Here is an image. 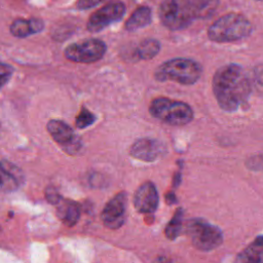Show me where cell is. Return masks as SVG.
I'll return each instance as SVG.
<instances>
[{"label": "cell", "mask_w": 263, "mask_h": 263, "mask_svg": "<svg viewBox=\"0 0 263 263\" xmlns=\"http://www.w3.org/2000/svg\"><path fill=\"white\" fill-rule=\"evenodd\" d=\"M212 89L220 109L229 113L245 107L253 91L249 74L236 63L223 65L215 72Z\"/></svg>", "instance_id": "cell-1"}, {"label": "cell", "mask_w": 263, "mask_h": 263, "mask_svg": "<svg viewBox=\"0 0 263 263\" xmlns=\"http://www.w3.org/2000/svg\"><path fill=\"white\" fill-rule=\"evenodd\" d=\"M219 0H163L158 15L171 31L188 28L193 22L210 17L218 8Z\"/></svg>", "instance_id": "cell-2"}, {"label": "cell", "mask_w": 263, "mask_h": 263, "mask_svg": "<svg viewBox=\"0 0 263 263\" xmlns=\"http://www.w3.org/2000/svg\"><path fill=\"white\" fill-rule=\"evenodd\" d=\"M251 21L238 12H228L216 20L208 29V38L215 43H231L242 40L253 33Z\"/></svg>", "instance_id": "cell-3"}, {"label": "cell", "mask_w": 263, "mask_h": 263, "mask_svg": "<svg viewBox=\"0 0 263 263\" xmlns=\"http://www.w3.org/2000/svg\"><path fill=\"white\" fill-rule=\"evenodd\" d=\"M202 75V66L199 62L189 58H174L163 62L154 72L157 81H174L182 85L195 84Z\"/></svg>", "instance_id": "cell-4"}, {"label": "cell", "mask_w": 263, "mask_h": 263, "mask_svg": "<svg viewBox=\"0 0 263 263\" xmlns=\"http://www.w3.org/2000/svg\"><path fill=\"white\" fill-rule=\"evenodd\" d=\"M149 113L152 117L172 126L186 125L194 118V111L189 104L165 97L153 99L149 105Z\"/></svg>", "instance_id": "cell-5"}, {"label": "cell", "mask_w": 263, "mask_h": 263, "mask_svg": "<svg viewBox=\"0 0 263 263\" xmlns=\"http://www.w3.org/2000/svg\"><path fill=\"white\" fill-rule=\"evenodd\" d=\"M187 233L192 245L200 251L208 252L217 249L223 241L222 231L215 225L200 219H193L187 224Z\"/></svg>", "instance_id": "cell-6"}, {"label": "cell", "mask_w": 263, "mask_h": 263, "mask_svg": "<svg viewBox=\"0 0 263 263\" xmlns=\"http://www.w3.org/2000/svg\"><path fill=\"white\" fill-rule=\"evenodd\" d=\"M107 46L100 39H84L68 45L64 54L66 59L75 63L91 64L100 61L106 53Z\"/></svg>", "instance_id": "cell-7"}, {"label": "cell", "mask_w": 263, "mask_h": 263, "mask_svg": "<svg viewBox=\"0 0 263 263\" xmlns=\"http://www.w3.org/2000/svg\"><path fill=\"white\" fill-rule=\"evenodd\" d=\"M46 130L63 149L69 154L79 152L82 144L73 128L63 120L50 119L46 123Z\"/></svg>", "instance_id": "cell-8"}, {"label": "cell", "mask_w": 263, "mask_h": 263, "mask_svg": "<svg viewBox=\"0 0 263 263\" xmlns=\"http://www.w3.org/2000/svg\"><path fill=\"white\" fill-rule=\"evenodd\" d=\"M125 5L120 1L106 4L89 16L86 28L91 33L100 32L111 24L120 21L125 14Z\"/></svg>", "instance_id": "cell-9"}, {"label": "cell", "mask_w": 263, "mask_h": 263, "mask_svg": "<svg viewBox=\"0 0 263 263\" xmlns=\"http://www.w3.org/2000/svg\"><path fill=\"white\" fill-rule=\"evenodd\" d=\"M127 196L125 192L117 193L110 199L102 211V221L109 229H117L121 227L126 218Z\"/></svg>", "instance_id": "cell-10"}, {"label": "cell", "mask_w": 263, "mask_h": 263, "mask_svg": "<svg viewBox=\"0 0 263 263\" xmlns=\"http://www.w3.org/2000/svg\"><path fill=\"white\" fill-rule=\"evenodd\" d=\"M166 152L165 145L159 140L152 138H141L133 143L129 148V154L142 161H155Z\"/></svg>", "instance_id": "cell-11"}, {"label": "cell", "mask_w": 263, "mask_h": 263, "mask_svg": "<svg viewBox=\"0 0 263 263\" xmlns=\"http://www.w3.org/2000/svg\"><path fill=\"white\" fill-rule=\"evenodd\" d=\"M158 193L152 182L143 183L135 192L134 205L136 210L143 214H151L158 206Z\"/></svg>", "instance_id": "cell-12"}, {"label": "cell", "mask_w": 263, "mask_h": 263, "mask_svg": "<svg viewBox=\"0 0 263 263\" xmlns=\"http://www.w3.org/2000/svg\"><path fill=\"white\" fill-rule=\"evenodd\" d=\"M43 28L44 23L40 18H16L11 23L9 31L14 37L26 38L28 36L41 32Z\"/></svg>", "instance_id": "cell-13"}, {"label": "cell", "mask_w": 263, "mask_h": 263, "mask_svg": "<svg viewBox=\"0 0 263 263\" xmlns=\"http://www.w3.org/2000/svg\"><path fill=\"white\" fill-rule=\"evenodd\" d=\"M234 263H263V235L247 246L236 256Z\"/></svg>", "instance_id": "cell-14"}, {"label": "cell", "mask_w": 263, "mask_h": 263, "mask_svg": "<svg viewBox=\"0 0 263 263\" xmlns=\"http://www.w3.org/2000/svg\"><path fill=\"white\" fill-rule=\"evenodd\" d=\"M58 217L69 227L74 226L80 218V205L70 199H62L58 203Z\"/></svg>", "instance_id": "cell-15"}, {"label": "cell", "mask_w": 263, "mask_h": 263, "mask_svg": "<svg viewBox=\"0 0 263 263\" xmlns=\"http://www.w3.org/2000/svg\"><path fill=\"white\" fill-rule=\"evenodd\" d=\"M152 11L148 6L138 7L127 18L124 24V28L127 31H135L140 28H144L151 24Z\"/></svg>", "instance_id": "cell-16"}, {"label": "cell", "mask_w": 263, "mask_h": 263, "mask_svg": "<svg viewBox=\"0 0 263 263\" xmlns=\"http://www.w3.org/2000/svg\"><path fill=\"white\" fill-rule=\"evenodd\" d=\"M160 48L161 44L157 39L147 38L139 43V45L136 48L135 55L137 60H151L158 54Z\"/></svg>", "instance_id": "cell-17"}, {"label": "cell", "mask_w": 263, "mask_h": 263, "mask_svg": "<svg viewBox=\"0 0 263 263\" xmlns=\"http://www.w3.org/2000/svg\"><path fill=\"white\" fill-rule=\"evenodd\" d=\"M252 90L256 92L257 96L263 98V64L256 65L252 68L249 73Z\"/></svg>", "instance_id": "cell-18"}, {"label": "cell", "mask_w": 263, "mask_h": 263, "mask_svg": "<svg viewBox=\"0 0 263 263\" xmlns=\"http://www.w3.org/2000/svg\"><path fill=\"white\" fill-rule=\"evenodd\" d=\"M182 217H183V211L182 209H178L174 217L171 219V221L165 227L164 233L167 238L175 239L179 236L182 229Z\"/></svg>", "instance_id": "cell-19"}, {"label": "cell", "mask_w": 263, "mask_h": 263, "mask_svg": "<svg viewBox=\"0 0 263 263\" xmlns=\"http://www.w3.org/2000/svg\"><path fill=\"white\" fill-rule=\"evenodd\" d=\"M20 184L17 181L8 173L4 165L0 162V189L4 191L15 190Z\"/></svg>", "instance_id": "cell-20"}, {"label": "cell", "mask_w": 263, "mask_h": 263, "mask_svg": "<svg viewBox=\"0 0 263 263\" xmlns=\"http://www.w3.org/2000/svg\"><path fill=\"white\" fill-rule=\"evenodd\" d=\"M96 121V116L88 109L81 108L79 114L76 117L75 124L78 128H85L90 126Z\"/></svg>", "instance_id": "cell-21"}, {"label": "cell", "mask_w": 263, "mask_h": 263, "mask_svg": "<svg viewBox=\"0 0 263 263\" xmlns=\"http://www.w3.org/2000/svg\"><path fill=\"white\" fill-rule=\"evenodd\" d=\"M246 166L255 172H263V153H258L250 156L246 160Z\"/></svg>", "instance_id": "cell-22"}, {"label": "cell", "mask_w": 263, "mask_h": 263, "mask_svg": "<svg viewBox=\"0 0 263 263\" xmlns=\"http://www.w3.org/2000/svg\"><path fill=\"white\" fill-rule=\"evenodd\" d=\"M13 74V68L6 64L0 62V89L10 80Z\"/></svg>", "instance_id": "cell-23"}, {"label": "cell", "mask_w": 263, "mask_h": 263, "mask_svg": "<svg viewBox=\"0 0 263 263\" xmlns=\"http://www.w3.org/2000/svg\"><path fill=\"white\" fill-rule=\"evenodd\" d=\"M45 197L48 200V202L52 204H58L63 199L58 190L53 187H47L45 189Z\"/></svg>", "instance_id": "cell-24"}, {"label": "cell", "mask_w": 263, "mask_h": 263, "mask_svg": "<svg viewBox=\"0 0 263 263\" xmlns=\"http://www.w3.org/2000/svg\"><path fill=\"white\" fill-rule=\"evenodd\" d=\"M104 0H78L76 3V6L80 10H85V9H90L95 7L96 5L100 4Z\"/></svg>", "instance_id": "cell-25"}, {"label": "cell", "mask_w": 263, "mask_h": 263, "mask_svg": "<svg viewBox=\"0 0 263 263\" xmlns=\"http://www.w3.org/2000/svg\"><path fill=\"white\" fill-rule=\"evenodd\" d=\"M165 201H166V203H168V204L175 203V202L177 201L175 193H174V192H168V193L165 195Z\"/></svg>", "instance_id": "cell-26"}, {"label": "cell", "mask_w": 263, "mask_h": 263, "mask_svg": "<svg viewBox=\"0 0 263 263\" xmlns=\"http://www.w3.org/2000/svg\"><path fill=\"white\" fill-rule=\"evenodd\" d=\"M156 263H173L170 259L165 258V257H159L156 261Z\"/></svg>", "instance_id": "cell-27"}, {"label": "cell", "mask_w": 263, "mask_h": 263, "mask_svg": "<svg viewBox=\"0 0 263 263\" xmlns=\"http://www.w3.org/2000/svg\"><path fill=\"white\" fill-rule=\"evenodd\" d=\"M255 1H260V2H263V0H255Z\"/></svg>", "instance_id": "cell-28"}, {"label": "cell", "mask_w": 263, "mask_h": 263, "mask_svg": "<svg viewBox=\"0 0 263 263\" xmlns=\"http://www.w3.org/2000/svg\"><path fill=\"white\" fill-rule=\"evenodd\" d=\"M0 129H1V125H0Z\"/></svg>", "instance_id": "cell-29"}]
</instances>
